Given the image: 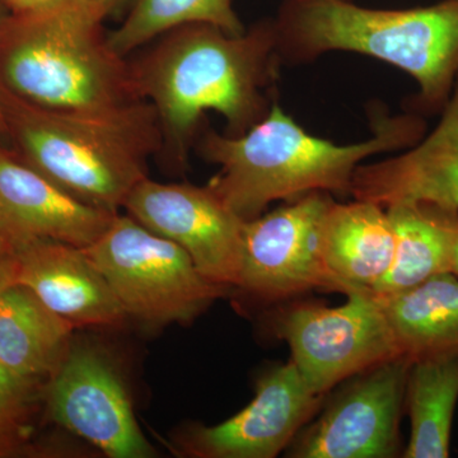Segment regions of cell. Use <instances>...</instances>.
<instances>
[{
	"instance_id": "obj_19",
	"label": "cell",
	"mask_w": 458,
	"mask_h": 458,
	"mask_svg": "<svg viewBox=\"0 0 458 458\" xmlns=\"http://www.w3.org/2000/svg\"><path fill=\"white\" fill-rule=\"evenodd\" d=\"M385 209L394 231V261L373 293H399L439 274L451 273L458 210L424 201H401Z\"/></svg>"
},
{
	"instance_id": "obj_7",
	"label": "cell",
	"mask_w": 458,
	"mask_h": 458,
	"mask_svg": "<svg viewBox=\"0 0 458 458\" xmlns=\"http://www.w3.org/2000/svg\"><path fill=\"white\" fill-rule=\"evenodd\" d=\"M346 297L348 302L340 307L297 304L274 318V333L288 344L304 382L321 396L377 364L401 357L372 291Z\"/></svg>"
},
{
	"instance_id": "obj_6",
	"label": "cell",
	"mask_w": 458,
	"mask_h": 458,
	"mask_svg": "<svg viewBox=\"0 0 458 458\" xmlns=\"http://www.w3.org/2000/svg\"><path fill=\"white\" fill-rule=\"evenodd\" d=\"M87 255L128 318L148 327L185 324L229 291L205 278L176 243L116 213Z\"/></svg>"
},
{
	"instance_id": "obj_24",
	"label": "cell",
	"mask_w": 458,
	"mask_h": 458,
	"mask_svg": "<svg viewBox=\"0 0 458 458\" xmlns=\"http://www.w3.org/2000/svg\"><path fill=\"white\" fill-rule=\"evenodd\" d=\"M13 271V258H12L11 247L7 241L0 237V283L12 280Z\"/></svg>"
},
{
	"instance_id": "obj_25",
	"label": "cell",
	"mask_w": 458,
	"mask_h": 458,
	"mask_svg": "<svg viewBox=\"0 0 458 458\" xmlns=\"http://www.w3.org/2000/svg\"><path fill=\"white\" fill-rule=\"evenodd\" d=\"M92 2L98 5L99 11L107 18L119 12L131 0H92Z\"/></svg>"
},
{
	"instance_id": "obj_26",
	"label": "cell",
	"mask_w": 458,
	"mask_h": 458,
	"mask_svg": "<svg viewBox=\"0 0 458 458\" xmlns=\"http://www.w3.org/2000/svg\"><path fill=\"white\" fill-rule=\"evenodd\" d=\"M3 21H4V17L2 16V12H0V30H2ZM7 137V123H5V116H4V107H3V99H2V87H0V140Z\"/></svg>"
},
{
	"instance_id": "obj_13",
	"label": "cell",
	"mask_w": 458,
	"mask_h": 458,
	"mask_svg": "<svg viewBox=\"0 0 458 458\" xmlns=\"http://www.w3.org/2000/svg\"><path fill=\"white\" fill-rule=\"evenodd\" d=\"M114 214L84 203L0 149V237L9 245L53 240L87 249L104 233Z\"/></svg>"
},
{
	"instance_id": "obj_10",
	"label": "cell",
	"mask_w": 458,
	"mask_h": 458,
	"mask_svg": "<svg viewBox=\"0 0 458 458\" xmlns=\"http://www.w3.org/2000/svg\"><path fill=\"white\" fill-rule=\"evenodd\" d=\"M411 361L397 357L360 375L294 439L289 457L388 458L399 454L400 419Z\"/></svg>"
},
{
	"instance_id": "obj_18",
	"label": "cell",
	"mask_w": 458,
	"mask_h": 458,
	"mask_svg": "<svg viewBox=\"0 0 458 458\" xmlns=\"http://www.w3.org/2000/svg\"><path fill=\"white\" fill-rule=\"evenodd\" d=\"M375 297L401 357L412 364L458 355V276L454 274H439L399 293Z\"/></svg>"
},
{
	"instance_id": "obj_2",
	"label": "cell",
	"mask_w": 458,
	"mask_h": 458,
	"mask_svg": "<svg viewBox=\"0 0 458 458\" xmlns=\"http://www.w3.org/2000/svg\"><path fill=\"white\" fill-rule=\"evenodd\" d=\"M426 129L420 114H376L369 140L339 146L304 131L274 101L267 116L243 134L208 129L199 135L197 148L204 159L221 167L208 186L237 216L250 221L273 201L315 191L351 194L352 174L361 162L414 146Z\"/></svg>"
},
{
	"instance_id": "obj_1",
	"label": "cell",
	"mask_w": 458,
	"mask_h": 458,
	"mask_svg": "<svg viewBox=\"0 0 458 458\" xmlns=\"http://www.w3.org/2000/svg\"><path fill=\"white\" fill-rule=\"evenodd\" d=\"M155 41L131 62V72L140 98L156 110L159 155L174 167H185L209 111L225 117L228 135L243 134L269 113L283 62L274 21L241 35L194 23Z\"/></svg>"
},
{
	"instance_id": "obj_15",
	"label": "cell",
	"mask_w": 458,
	"mask_h": 458,
	"mask_svg": "<svg viewBox=\"0 0 458 458\" xmlns=\"http://www.w3.org/2000/svg\"><path fill=\"white\" fill-rule=\"evenodd\" d=\"M351 195L384 208L424 201L458 210V75L436 128L403 155L358 165Z\"/></svg>"
},
{
	"instance_id": "obj_8",
	"label": "cell",
	"mask_w": 458,
	"mask_h": 458,
	"mask_svg": "<svg viewBox=\"0 0 458 458\" xmlns=\"http://www.w3.org/2000/svg\"><path fill=\"white\" fill-rule=\"evenodd\" d=\"M328 192L315 191L243 223L237 288L265 301L324 289L344 294L321 251V228Z\"/></svg>"
},
{
	"instance_id": "obj_16",
	"label": "cell",
	"mask_w": 458,
	"mask_h": 458,
	"mask_svg": "<svg viewBox=\"0 0 458 458\" xmlns=\"http://www.w3.org/2000/svg\"><path fill=\"white\" fill-rule=\"evenodd\" d=\"M321 251L344 294L372 291L394 261V236L385 208L358 199L334 201L322 222Z\"/></svg>"
},
{
	"instance_id": "obj_11",
	"label": "cell",
	"mask_w": 458,
	"mask_h": 458,
	"mask_svg": "<svg viewBox=\"0 0 458 458\" xmlns=\"http://www.w3.org/2000/svg\"><path fill=\"white\" fill-rule=\"evenodd\" d=\"M123 209L180 246L205 278L237 288L245 221L209 186L157 182L147 177L135 186Z\"/></svg>"
},
{
	"instance_id": "obj_21",
	"label": "cell",
	"mask_w": 458,
	"mask_h": 458,
	"mask_svg": "<svg viewBox=\"0 0 458 458\" xmlns=\"http://www.w3.org/2000/svg\"><path fill=\"white\" fill-rule=\"evenodd\" d=\"M208 23L231 35L246 31L232 0H134L122 25L108 41L123 57L179 27Z\"/></svg>"
},
{
	"instance_id": "obj_20",
	"label": "cell",
	"mask_w": 458,
	"mask_h": 458,
	"mask_svg": "<svg viewBox=\"0 0 458 458\" xmlns=\"http://www.w3.org/2000/svg\"><path fill=\"white\" fill-rule=\"evenodd\" d=\"M458 400V355L410 366L405 403L411 420L406 458L450 457L452 421Z\"/></svg>"
},
{
	"instance_id": "obj_5",
	"label": "cell",
	"mask_w": 458,
	"mask_h": 458,
	"mask_svg": "<svg viewBox=\"0 0 458 458\" xmlns=\"http://www.w3.org/2000/svg\"><path fill=\"white\" fill-rule=\"evenodd\" d=\"M7 137L22 161L84 203L119 213L148 177L162 135L152 105L104 113H63L21 101L2 89Z\"/></svg>"
},
{
	"instance_id": "obj_9",
	"label": "cell",
	"mask_w": 458,
	"mask_h": 458,
	"mask_svg": "<svg viewBox=\"0 0 458 458\" xmlns=\"http://www.w3.org/2000/svg\"><path fill=\"white\" fill-rule=\"evenodd\" d=\"M54 423L110 458H152L156 450L141 432L131 394L106 352L72 343L45 387Z\"/></svg>"
},
{
	"instance_id": "obj_4",
	"label": "cell",
	"mask_w": 458,
	"mask_h": 458,
	"mask_svg": "<svg viewBox=\"0 0 458 458\" xmlns=\"http://www.w3.org/2000/svg\"><path fill=\"white\" fill-rule=\"evenodd\" d=\"M282 60L330 51L376 57L419 84L414 107L441 113L458 75V0L429 7L370 9L349 0H285L276 21Z\"/></svg>"
},
{
	"instance_id": "obj_14",
	"label": "cell",
	"mask_w": 458,
	"mask_h": 458,
	"mask_svg": "<svg viewBox=\"0 0 458 458\" xmlns=\"http://www.w3.org/2000/svg\"><path fill=\"white\" fill-rule=\"evenodd\" d=\"M9 247L12 282L29 288L74 328L117 327L128 318L82 247L53 240L23 241Z\"/></svg>"
},
{
	"instance_id": "obj_17",
	"label": "cell",
	"mask_w": 458,
	"mask_h": 458,
	"mask_svg": "<svg viewBox=\"0 0 458 458\" xmlns=\"http://www.w3.org/2000/svg\"><path fill=\"white\" fill-rule=\"evenodd\" d=\"M73 330L26 286L0 283V364L14 375L49 379L71 346Z\"/></svg>"
},
{
	"instance_id": "obj_12",
	"label": "cell",
	"mask_w": 458,
	"mask_h": 458,
	"mask_svg": "<svg viewBox=\"0 0 458 458\" xmlns=\"http://www.w3.org/2000/svg\"><path fill=\"white\" fill-rule=\"evenodd\" d=\"M322 397L291 360L262 375L254 399L228 420L174 434V451L191 458L276 457L316 414Z\"/></svg>"
},
{
	"instance_id": "obj_22",
	"label": "cell",
	"mask_w": 458,
	"mask_h": 458,
	"mask_svg": "<svg viewBox=\"0 0 458 458\" xmlns=\"http://www.w3.org/2000/svg\"><path fill=\"white\" fill-rule=\"evenodd\" d=\"M38 385L0 364V456L17 452L25 438Z\"/></svg>"
},
{
	"instance_id": "obj_3",
	"label": "cell",
	"mask_w": 458,
	"mask_h": 458,
	"mask_svg": "<svg viewBox=\"0 0 458 458\" xmlns=\"http://www.w3.org/2000/svg\"><path fill=\"white\" fill-rule=\"evenodd\" d=\"M105 20L92 0L4 18L0 87L32 106L63 113H104L144 101L131 62L108 41Z\"/></svg>"
},
{
	"instance_id": "obj_27",
	"label": "cell",
	"mask_w": 458,
	"mask_h": 458,
	"mask_svg": "<svg viewBox=\"0 0 458 458\" xmlns=\"http://www.w3.org/2000/svg\"><path fill=\"white\" fill-rule=\"evenodd\" d=\"M451 273L458 276V231L452 246Z\"/></svg>"
},
{
	"instance_id": "obj_23",
	"label": "cell",
	"mask_w": 458,
	"mask_h": 458,
	"mask_svg": "<svg viewBox=\"0 0 458 458\" xmlns=\"http://www.w3.org/2000/svg\"><path fill=\"white\" fill-rule=\"evenodd\" d=\"M2 2L11 8L12 13L21 14L53 8L68 2V0H2Z\"/></svg>"
}]
</instances>
